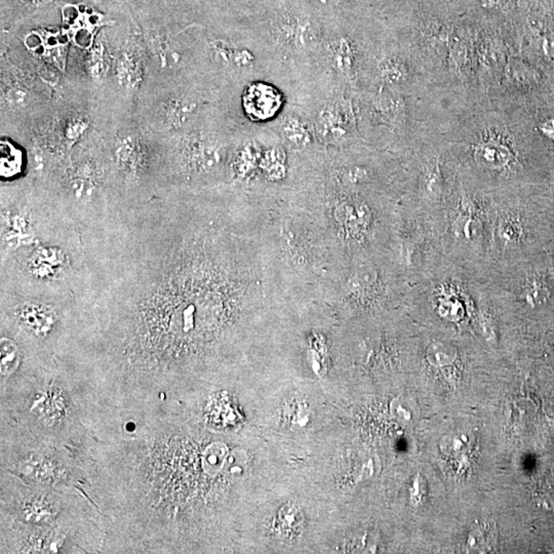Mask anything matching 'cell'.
<instances>
[{
  "label": "cell",
  "mask_w": 554,
  "mask_h": 554,
  "mask_svg": "<svg viewBox=\"0 0 554 554\" xmlns=\"http://www.w3.org/2000/svg\"><path fill=\"white\" fill-rule=\"evenodd\" d=\"M105 537L84 494L33 487L1 470V553H100Z\"/></svg>",
  "instance_id": "obj_1"
},
{
  "label": "cell",
  "mask_w": 554,
  "mask_h": 554,
  "mask_svg": "<svg viewBox=\"0 0 554 554\" xmlns=\"http://www.w3.org/2000/svg\"><path fill=\"white\" fill-rule=\"evenodd\" d=\"M22 353L16 374L1 380V426L80 449L89 431L70 375L55 355Z\"/></svg>",
  "instance_id": "obj_2"
},
{
  "label": "cell",
  "mask_w": 554,
  "mask_h": 554,
  "mask_svg": "<svg viewBox=\"0 0 554 554\" xmlns=\"http://www.w3.org/2000/svg\"><path fill=\"white\" fill-rule=\"evenodd\" d=\"M1 470L33 487L87 496L80 449L40 442L6 427H1Z\"/></svg>",
  "instance_id": "obj_3"
},
{
  "label": "cell",
  "mask_w": 554,
  "mask_h": 554,
  "mask_svg": "<svg viewBox=\"0 0 554 554\" xmlns=\"http://www.w3.org/2000/svg\"><path fill=\"white\" fill-rule=\"evenodd\" d=\"M443 257L483 274L491 248L490 200L462 191L449 200L440 218Z\"/></svg>",
  "instance_id": "obj_4"
},
{
  "label": "cell",
  "mask_w": 554,
  "mask_h": 554,
  "mask_svg": "<svg viewBox=\"0 0 554 554\" xmlns=\"http://www.w3.org/2000/svg\"><path fill=\"white\" fill-rule=\"evenodd\" d=\"M348 289L359 304L374 306L386 302V283L373 266L359 268L349 280Z\"/></svg>",
  "instance_id": "obj_5"
},
{
  "label": "cell",
  "mask_w": 554,
  "mask_h": 554,
  "mask_svg": "<svg viewBox=\"0 0 554 554\" xmlns=\"http://www.w3.org/2000/svg\"><path fill=\"white\" fill-rule=\"evenodd\" d=\"M336 218L347 235L355 240H364L374 228V214L364 202H345L337 208Z\"/></svg>",
  "instance_id": "obj_6"
},
{
  "label": "cell",
  "mask_w": 554,
  "mask_h": 554,
  "mask_svg": "<svg viewBox=\"0 0 554 554\" xmlns=\"http://www.w3.org/2000/svg\"><path fill=\"white\" fill-rule=\"evenodd\" d=\"M473 159L479 168L498 172L511 165L513 153L505 145L498 143H485L475 147Z\"/></svg>",
  "instance_id": "obj_7"
},
{
  "label": "cell",
  "mask_w": 554,
  "mask_h": 554,
  "mask_svg": "<svg viewBox=\"0 0 554 554\" xmlns=\"http://www.w3.org/2000/svg\"><path fill=\"white\" fill-rule=\"evenodd\" d=\"M1 380L10 378L16 374L22 362V349L12 338L1 337Z\"/></svg>",
  "instance_id": "obj_8"
},
{
  "label": "cell",
  "mask_w": 554,
  "mask_h": 554,
  "mask_svg": "<svg viewBox=\"0 0 554 554\" xmlns=\"http://www.w3.org/2000/svg\"><path fill=\"white\" fill-rule=\"evenodd\" d=\"M229 449L223 442H214L208 445L202 453V468L211 476L215 477L224 473L226 459Z\"/></svg>",
  "instance_id": "obj_9"
},
{
  "label": "cell",
  "mask_w": 554,
  "mask_h": 554,
  "mask_svg": "<svg viewBox=\"0 0 554 554\" xmlns=\"http://www.w3.org/2000/svg\"><path fill=\"white\" fill-rule=\"evenodd\" d=\"M1 177L12 178L21 172L22 152L8 141H1Z\"/></svg>",
  "instance_id": "obj_10"
},
{
  "label": "cell",
  "mask_w": 554,
  "mask_h": 554,
  "mask_svg": "<svg viewBox=\"0 0 554 554\" xmlns=\"http://www.w3.org/2000/svg\"><path fill=\"white\" fill-rule=\"evenodd\" d=\"M249 467V459L246 452L236 449L229 452L225 466L224 475L229 479H240L244 477Z\"/></svg>",
  "instance_id": "obj_11"
},
{
  "label": "cell",
  "mask_w": 554,
  "mask_h": 554,
  "mask_svg": "<svg viewBox=\"0 0 554 554\" xmlns=\"http://www.w3.org/2000/svg\"><path fill=\"white\" fill-rule=\"evenodd\" d=\"M496 534L493 526H481L470 533L467 546L473 553H487L493 548Z\"/></svg>",
  "instance_id": "obj_12"
},
{
  "label": "cell",
  "mask_w": 554,
  "mask_h": 554,
  "mask_svg": "<svg viewBox=\"0 0 554 554\" xmlns=\"http://www.w3.org/2000/svg\"><path fill=\"white\" fill-rule=\"evenodd\" d=\"M285 138L295 146H304L309 142V134L302 121L295 117H289L283 125Z\"/></svg>",
  "instance_id": "obj_13"
},
{
  "label": "cell",
  "mask_w": 554,
  "mask_h": 554,
  "mask_svg": "<svg viewBox=\"0 0 554 554\" xmlns=\"http://www.w3.org/2000/svg\"><path fill=\"white\" fill-rule=\"evenodd\" d=\"M279 521H280L279 528L283 530V532H291L292 528L295 530H298V528H299L300 513L294 508H285V510L279 513Z\"/></svg>",
  "instance_id": "obj_14"
},
{
  "label": "cell",
  "mask_w": 554,
  "mask_h": 554,
  "mask_svg": "<svg viewBox=\"0 0 554 554\" xmlns=\"http://www.w3.org/2000/svg\"><path fill=\"white\" fill-rule=\"evenodd\" d=\"M541 131L543 132V134L554 140V117L547 119L541 125Z\"/></svg>",
  "instance_id": "obj_15"
},
{
  "label": "cell",
  "mask_w": 554,
  "mask_h": 554,
  "mask_svg": "<svg viewBox=\"0 0 554 554\" xmlns=\"http://www.w3.org/2000/svg\"><path fill=\"white\" fill-rule=\"evenodd\" d=\"M545 52L551 57H554V42H549L548 44H545Z\"/></svg>",
  "instance_id": "obj_16"
}]
</instances>
